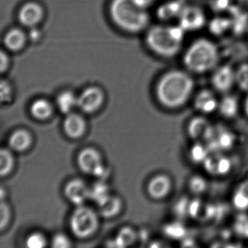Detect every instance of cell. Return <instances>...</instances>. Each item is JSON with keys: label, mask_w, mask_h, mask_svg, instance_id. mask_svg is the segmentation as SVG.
<instances>
[{"label": "cell", "mask_w": 248, "mask_h": 248, "mask_svg": "<svg viewBox=\"0 0 248 248\" xmlns=\"http://www.w3.org/2000/svg\"><path fill=\"white\" fill-rule=\"evenodd\" d=\"M194 88V79L187 72L178 69L171 70L158 81L156 97L164 107L178 108L188 101Z\"/></svg>", "instance_id": "cell-1"}, {"label": "cell", "mask_w": 248, "mask_h": 248, "mask_svg": "<svg viewBox=\"0 0 248 248\" xmlns=\"http://www.w3.org/2000/svg\"><path fill=\"white\" fill-rule=\"evenodd\" d=\"M109 15L118 28L131 34L146 30L150 22L146 10L139 7L133 0H111Z\"/></svg>", "instance_id": "cell-2"}, {"label": "cell", "mask_w": 248, "mask_h": 248, "mask_svg": "<svg viewBox=\"0 0 248 248\" xmlns=\"http://www.w3.org/2000/svg\"><path fill=\"white\" fill-rule=\"evenodd\" d=\"M185 31L179 26H154L146 34L149 48L155 54L170 59L182 48Z\"/></svg>", "instance_id": "cell-3"}, {"label": "cell", "mask_w": 248, "mask_h": 248, "mask_svg": "<svg viewBox=\"0 0 248 248\" xmlns=\"http://www.w3.org/2000/svg\"><path fill=\"white\" fill-rule=\"evenodd\" d=\"M219 52L211 40L201 38L191 43L183 58L184 66L189 72L204 74L217 66Z\"/></svg>", "instance_id": "cell-4"}, {"label": "cell", "mask_w": 248, "mask_h": 248, "mask_svg": "<svg viewBox=\"0 0 248 248\" xmlns=\"http://www.w3.org/2000/svg\"><path fill=\"white\" fill-rule=\"evenodd\" d=\"M98 226L96 213L85 206H78L71 216L70 226L74 234L79 238L92 235Z\"/></svg>", "instance_id": "cell-5"}, {"label": "cell", "mask_w": 248, "mask_h": 248, "mask_svg": "<svg viewBox=\"0 0 248 248\" xmlns=\"http://www.w3.org/2000/svg\"><path fill=\"white\" fill-rule=\"evenodd\" d=\"M178 18V26L185 32L201 30L206 22L204 11L195 5H185Z\"/></svg>", "instance_id": "cell-6"}, {"label": "cell", "mask_w": 248, "mask_h": 248, "mask_svg": "<svg viewBox=\"0 0 248 248\" xmlns=\"http://www.w3.org/2000/svg\"><path fill=\"white\" fill-rule=\"evenodd\" d=\"M79 168L85 173L101 177L106 170L102 163V158L98 151L92 148L83 149L78 157Z\"/></svg>", "instance_id": "cell-7"}, {"label": "cell", "mask_w": 248, "mask_h": 248, "mask_svg": "<svg viewBox=\"0 0 248 248\" xmlns=\"http://www.w3.org/2000/svg\"><path fill=\"white\" fill-rule=\"evenodd\" d=\"M44 17V8L38 2L33 1L23 5L18 14L20 24L30 29L37 27L43 21Z\"/></svg>", "instance_id": "cell-8"}, {"label": "cell", "mask_w": 248, "mask_h": 248, "mask_svg": "<svg viewBox=\"0 0 248 248\" xmlns=\"http://www.w3.org/2000/svg\"><path fill=\"white\" fill-rule=\"evenodd\" d=\"M233 133L223 127H213L211 134L207 139V146L210 152L217 153L220 151L229 150L234 143Z\"/></svg>", "instance_id": "cell-9"}, {"label": "cell", "mask_w": 248, "mask_h": 248, "mask_svg": "<svg viewBox=\"0 0 248 248\" xmlns=\"http://www.w3.org/2000/svg\"><path fill=\"white\" fill-rule=\"evenodd\" d=\"M104 99V93L99 88L89 87L78 97V107L84 112L93 113L101 107Z\"/></svg>", "instance_id": "cell-10"}, {"label": "cell", "mask_w": 248, "mask_h": 248, "mask_svg": "<svg viewBox=\"0 0 248 248\" xmlns=\"http://www.w3.org/2000/svg\"><path fill=\"white\" fill-rule=\"evenodd\" d=\"M211 82L216 91L220 93L228 92L236 83V71L229 65L219 66L213 74Z\"/></svg>", "instance_id": "cell-11"}, {"label": "cell", "mask_w": 248, "mask_h": 248, "mask_svg": "<svg viewBox=\"0 0 248 248\" xmlns=\"http://www.w3.org/2000/svg\"><path fill=\"white\" fill-rule=\"evenodd\" d=\"M64 192L71 202L80 206L83 205L85 200L89 198L90 188L82 180L73 179L66 184Z\"/></svg>", "instance_id": "cell-12"}, {"label": "cell", "mask_w": 248, "mask_h": 248, "mask_svg": "<svg viewBox=\"0 0 248 248\" xmlns=\"http://www.w3.org/2000/svg\"><path fill=\"white\" fill-rule=\"evenodd\" d=\"M172 183L169 177L159 175L151 180L148 185V192L153 198L159 200L166 197L171 190Z\"/></svg>", "instance_id": "cell-13"}, {"label": "cell", "mask_w": 248, "mask_h": 248, "mask_svg": "<svg viewBox=\"0 0 248 248\" xmlns=\"http://www.w3.org/2000/svg\"><path fill=\"white\" fill-rule=\"evenodd\" d=\"M204 168L213 175H225L230 171L232 162L230 159L223 155H209L204 162Z\"/></svg>", "instance_id": "cell-14"}, {"label": "cell", "mask_w": 248, "mask_h": 248, "mask_svg": "<svg viewBox=\"0 0 248 248\" xmlns=\"http://www.w3.org/2000/svg\"><path fill=\"white\" fill-rule=\"evenodd\" d=\"M65 133L72 139L81 137L85 133L86 123L82 116L75 113L68 114L63 123Z\"/></svg>", "instance_id": "cell-15"}, {"label": "cell", "mask_w": 248, "mask_h": 248, "mask_svg": "<svg viewBox=\"0 0 248 248\" xmlns=\"http://www.w3.org/2000/svg\"><path fill=\"white\" fill-rule=\"evenodd\" d=\"M27 36L21 29L14 28L8 31L4 37L5 47L10 51L19 52L27 44Z\"/></svg>", "instance_id": "cell-16"}, {"label": "cell", "mask_w": 248, "mask_h": 248, "mask_svg": "<svg viewBox=\"0 0 248 248\" xmlns=\"http://www.w3.org/2000/svg\"><path fill=\"white\" fill-rule=\"evenodd\" d=\"M213 127L206 119L195 117L188 124V133L191 139L207 140L211 134Z\"/></svg>", "instance_id": "cell-17"}, {"label": "cell", "mask_w": 248, "mask_h": 248, "mask_svg": "<svg viewBox=\"0 0 248 248\" xmlns=\"http://www.w3.org/2000/svg\"><path fill=\"white\" fill-rule=\"evenodd\" d=\"M194 107L196 109L201 112L210 114L217 108L218 102L211 91L202 90L197 94L194 99Z\"/></svg>", "instance_id": "cell-18"}, {"label": "cell", "mask_w": 248, "mask_h": 248, "mask_svg": "<svg viewBox=\"0 0 248 248\" xmlns=\"http://www.w3.org/2000/svg\"><path fill=\"white\" fill-rule=\"evenodd\" d=\"M184 6L185 5L181 2V0H172L161 5L156 14L160 19L164 21L170 20L175 17L178 18Z\"/></svg>", "instance_id": "cell-19"}, {"label": "cell", "mask_w": 248, "mask_h": 248, "mask_svg": "<svg viewBox=\"0 0 248 248\" xmlns=\"http://www.w3.org/2000/svg\"><path fill=\"white\" fill-rule=\"evenodd\" d=\"M31 143V136L25 130H18L14 132L9 139V146L13 150L23 152L27 150Z\"/></svg>", "instance_id": "cell-20"}, {"label": "cell", "mask_w": 248, "mask_h": 248, "mask_svg": "<svg viewBox=\"0 0 248 248\" xmlns=\"http://www.w3.org/2000/svg\"><path fill=\"white\" fill-rule=\"evenodd\" d=\"M100 215L106 217H113L120 212L122 204L120 199L114 196H108L98 204Z\"/></svg>", "instance_id": "cell-21"}, {"label": "cell", "mask_w": 248, "mask_h": 248, "mask_svg": "<svg viewBox=\"0 0 248 248\" xmlns=\"http://www.w3.org/2000/svg\"><path fill=\"white\" fill-rule=\"evenodd\" d=\"M219 112L225 118L232 119L236 117L239 111V103L236 97L226 95L218 103Z\"/></svg>", "instance_id": "cell-22"}, {"label": "cell", "mask_w": 248, "mask_h": 248, "mask_svg": "<svg viewBox=\"0 0 248 248\" xmlns=\"http://www.w3.org/2000/svg\"><path fill=\"white\" fill-rule=\"evenodd\" d=\"M56 104L62 113L70 114L72 109L78 106V97L72 91H63L58 95Z\"/></svg>", "instance_id": "cell-23"}, {"label": "cell", "mask_w": 248, "mask_h": 248, "mask_svg": "<svg viewBox=\"0 0 248 248\" xmlns=\"http://www.w3.org/2000/svg\"><path fill=\"white\" fill-rule=\"evenodd\" d=\"M31 114L37 120H44L51 115L53 108L51 104L47 100L40 98L34 101L30 108Z\"/></svg>", "instance_id": "cell-24"}, {"label": "cell", "mask_w": 248, "mask_h": 248, "mask_svg": "<svg viewBox=\"0 0 248 248\" xmlns=\"http://www.w3.org/2000/svg\"><path fill=\"white\" fill-rule=\"evenodd\" d=\"M136 238V233L133 229L128 227H124L117 233L114 240L108 242L109 246L117 248H125L134 242Z\"/></svg>", "instance_id": "cell-25"}, {"label": "cell", "mask_w": 248, "mask_h": 248, "mask_svg": "<svg viewBox=\"0 0 248 248\" xmlns=\"http://www.w3.org/2000/svg\"><path fill=\"white\" fill-rule=\"evenodd\" d=\"M233 206L238 210H248V181L242 183L233 193Z\"/></svg>", "instance_id": "cell-26"}, {"label": "cell", "mask_w": 248, "mask_h": 248, "mask_svg": "<svg viewBox=\"0 0 248 248\" xmlns=\"http://www.w3.org/2000/svg\"><path fill=\"white\" fill-rule=\"evenodd\" d=\"M231 24V19L224 17H217L210 21L209 30L214 35H222L230 30Z\"/></svg>", "instance_id": "cell-27"}, {"label": "cell", "mask_w": 248, "mask_h": 248, "mask_svg": "<svg viewBox=\"0 0 248 248\" xmlns=\"http://www.w3.org/2000/svg\"><path fill=\"white\" fill-rule=\"evenodd\" d=\"M109 195L108 186L101 181L95 183L90 188L89 198L93 200L97 204H99Z\"/></svg>", "instance_id": "cell-28"}, {"label": "cell", "mask_w": 248, "mask_h": 248, "mask_svg": "<svg viewBox=\"0 0 248 248\" xmlns=\"http://www.w3.org/2000/svg\"><path fill=\"white\" fill-rule=\"evenodd\" d=\"M14 159L11 151L8 149H1L0 152V174L2 176L8 175L13 167Z\"/></svg>", "instance_id": "cell-29"}, {"label": "cell", "mask_w": 248, "mask_h": 248, "mask_svg": "<svg viewBox=\"0 0 248 248\" xmlns=\"http://www.w3.org/2000/svg\"><path fill=\"white\" fill-rule=\"evenodd\" d=\"M210 150L207 146L204 145L196 144L191 148V159L196 163H204L210 155Z\"/></svg>", "instance_id": "cell-30"}, {"label": "cell", "mask_w": 248, "mask_h": 248, "mask_svg": "<svg viewBox=\"0 0 248 248\" xmlns=\"http://www.w3.org/2000/svg\"><path fill=\"white\" fill-rule=\"evenodd\" d=\"M236 83L241 90L248 92V63L239 66L236 71Z\"/></svg>", "instance_id": "cell-31"}, {"label": "cell", "mask_w": 248, "mask_h": 248, "mask_svg": "<svg viewBox=\"0 0 248 248\" xmlns=\"http://www.w3.org/2000/svg\"><path fill=\"white\" fill-rule=\"evenodd\" d=\"M235 15L237 16V18L234 16L233 19V18L231 19V23H232L231 29H233L235 33L240 34L248 27V16L241 14L240 11L235 13Z\"/></svg>", "instance_id": "cell-32"}, {"label": "cell", "mask_w": 248, "mask_h": 248, "mask_svg": "<svg viewBox=\"0 0 248 248\" xmlns=\"http://www.w3.org/2000/svg\"><path fill=\"white\" fill-rule=\"evenodd\" d=\"M242 0H217L216 8L218 11H231L238 12Z\"/></svg>", "instance_id": "cell-33"}, {"label": "cell", "mask_w": 248, "mask_h": 248, "mask_svg": "<svg viewBox=\"0 0 248 248\" xmlns=\"http://www.w3.org/2000/svg\"><path fill=\"white\" fill-rule=\"evenodd\" d=\"M235 232L242 237L248 238V217L245 215L238 216L234 223Z\"/></svg>", "instance_id": "cell-34"}, {"label": "cell", "mask_w": 248, "mask_h": 248, "mask_svg": "<svg viewBox=\"0 0 248 248\" xmlns=\"http://www.w3.org/2000/svg\"><path fill=\"white\" fill-rule=\"evenodd\" d=\"M26 245L30 248H43L46 245V239L44 235L36 232L27 237Z\"/></svg>", "instance_id": "cell-35"}, {"label": "cell", "mask_w": 248, "mask_h": 248, "mask_svg": "<svg viewBox=\"0 0 248 248\" xmlns=\"http://www.w3.org/2000/svg\"><path fill=\"white\" fill-rule=\"evenodd\" d=\"M207 186L205 180L200 175L192 177L189 181L190 190L194 194H200L204 192Z\"/></svg>", "instance_id": "cell-36"}, {"label": "cell", "mask_w": 248, "mask_h": 248, "mask_svg": "<svg viewBox=\"0 0 248 248\" xmlns=\"http://www.w3.org/2000/svg\"><path fill=\"white\" fill-rule=\"evenodd\" d=\"M165 233L168 235L169 237L173 238V239H178L181 236H184L185 233L184 228L179 223H170L165 227Z\"/></svg>", "instance_id": "cell-37"}, {"label": "cell", "mask_w": 248, "mask_h": 248, "mask_svg": "<svg viewBox=\"0 0 248 248\" xmlns=\"http://www.w3.org/2000/svg\"><path fill=\"white\" fill-rule=\"evenodd\" d=\"M0 95H1V101L2 102H7L11 100L12 97V88H11V84L8 81H1L0 84Z\"/></svg>", "instance_id": "cell-38"}, {"label": "cell", "mask_w": 248, "mask_h": 248, "mask_svg": "<svg viewBox=\"0 0 248 248\" xmlns=\"http://www.w3.org/2000/svg\"><path fill=\"white\" fill-rule=\"evenodd\" d=\"M10 209L8 204L2 201L0 205V227L3 229L7 226L10 219Z\"/></svg>", "instance_id": "cell-39"}, {"label": "cell", "mask_w": 248, "mask_h": 248, "mask_svg": "<svg viewBox=\"0 0 248 248\" xmlns=\"http://www.w3.org/2000/svg\"><path fill=\"white\" fill-rule=\"evenodd\" d=\"M53 248H67L71 246V242L66 235L59 233L53 237L52 241Z\"/></svg>", "instance_id": "cell-40"}, {"label": "cell", "mask_w": 248, "mask_h": 248, "mask_svg": "<svg viewBox=\"0 0 248 248\" xmlns=\"http://www.w3.org/2000/svg\"><path fill=\"white\" fill-rule=\"evenodd\" d=\"M0 60H1L0 71H1V73L3 74L9 69L10 65H11V59L6 52L2 50L0 53Z\"/></svg>", "instance_id": "cell-41"}, {"label": "cell", "mask_w": 248, "mask_h": 248, "mask_svg": "<svg viewBox=\"0 0 248 248\" xmlns=\"http://www.w3.org/2000/svg\"><path fill=\"white\" fill-rule=\"evenodd\" d=\"M139 7L146 10L149 6L152 5L156 0H133Z\"/></svg>", "instance_id": "cell-42"}, {"label": "cell", "mask_w": 248, "mask_h": 248, "mask_svg": "<svg viewBox=\"0 0 248 248\" xmlns=\"http://www.w3.org/2000/svg\"><path fill=\"white\" fill-rule=\"evenodd\" d=\"M41 31L40 30L36 29V27L34 28H31V32H30V39H31V41L33 42H37L40 40L41 38Z\"/></svg>", "instance_id": "cell-43"}, {"label": "cell", "mask_w": 248, "mask_h": 248, "mask_svg": "<svg viewBox=\"0 0 248 248\" xmlns=\"http://www.w3.org/2000/svg\"><path fill=\"white\" fill-rule=\"evenodd\" d=\"M245 113H246L247 116L248 117V97H247L246 99H245Z\"/></svg>", "instance_id": "cell-44"}]
</instances>
